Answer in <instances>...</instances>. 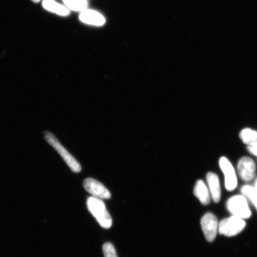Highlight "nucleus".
Instances as JSON below:
<instances>
[{
	"instance_id": "nucleus-9",
	"label": "nucleus",
	"mask_w": 257,
	"mask_h": 257,
	"mask_svg": "<svg viewBox=\"0 0 257 257\" xmlns=\"http://www.w3.org/2000/svg\"><path fill=\"white\" fill-rule=\"evenodd\" d=\"M80 21L83 23L100 27L105 24V19L99 13L92 10L85 9L79 15Z\"/></svg>"
},
{
	"instance_id": "nucleus-14",
	"label": "nucleus",
	"mask_w": 257,
	"mask_h": 257,
	"mask_svg": "<svg viewBox=\"0 0 257 257\" xmlns=\"http://www.w3.org/2000/svg\"><path fill=\"white\" fill-rule=\"evenodd\" d=\"M66 7L73 11L82 12L88 7L87 0H63Z\"/></svg>"
},
{
	"instance_id": "nucleus-12",
	"label": "nucleus",
	"mask_w": 257,
	"mask_h": 257,
	"mask_svg": "<svg viewBox=\"0 0 257 257\" xmlns=\"http://www.w3.org/2000/svg\"><path fill=\"white\" fill-rule=\"evenodd\" d=\"M43 8L47 11L62 16H68L70 11L66 6L61 5L54 0H43Z\"/></svg>"
},
{
	"instance_id": "nucleus-7",
	"label": "nucleus",
	"mask_w": 257,
	"mask_h": 257,
	"mask_svg": "<svg viewBox=\"0 0 257 257\" xmlns=\"http://www.w3.org/2000/svg\"><path fill=\"white\" fill-rule=\"evenodd\" d=\"M237 170L241 179L245 182L252 181L254 178L256 165L252 159L248 157H243L237 163Z\"/></svg>"
},
{
	"instance_id": "nucleus-8",
	"label": "nucleus",
	"mask_w": 257,
	"mask_h": 257,
	"mask_svg": "<svg viewBox=\"0 0 257 257\" xmlns=\"http://www.w3.org/2000/svg\"><path fill=\"white\" fill-rule=\"evenodd\" d=\"M83 187L85 190L93 195V197L99 199H110V192L101 183L92 178H88L83 182Z\"/></svg>"
},
{
	"instance_id": "nucleus-3",
	"label": "nucleus",
	"mask_w": 257,
	"mask_h": 257,
	"mask_svg": "<svg viewBox=\"0 0 257 257\" xmlns=\"http://www.w3.org/2000/svg\"><path fill=\"white\" fill-rule=\"evenodd\" d=\"M45 138H46L48 143L51 145L57 151L58 153L60 154L64 162L66 163L67 165H68L70 169L73 172L79 173L80 172L82 168L78 161L74 158L72 154L67 152L65 148L60 144L57 139V138L53 134L46 133L45 134Z\"/></svg>"
},
{
	"instance_id": "nucleus-2",
	"label": "nucleus",
	"mask_w": 257,
	"mask_h": 257,
	"mask_svg": "<svg viewBox=\"0 0 257 257\" xmlns=\"http://www.w3.org/2000/svg\"><path fill=\"white\" fill-rule=\"evenodd\" d=\"M227 208L232 216L243 220L251 216L248 200L243 195H237L231 197L227 202Z\"/></svg>"
},
{
	"instance_id": "nucleus-15",
	"label": "nucleus",
	"mask_w": 257,
	"mask_h": 257,
	"mask_svg": "<svg viewBox=\"0 0 257 257\" xmlns=\"http://www.w3.org/2000/svg\"><path fill=\"white\" fill-rule=\"evenodd\" d=\"M241 192L255 207L257 210V191L253 186L246 185L241 188Z\"/></svg>"
},
{
	"instance_id": "nucleus-1",
	"label": "nucleus",
	"mask_w": 257,
	"mask_h": 257,
	"mask_svg": "<svg viewBox=\"0 0 257 257\" xmlns=\"http://www.w3.org/2000/svg\"><path fill=\"white\" fill-rule=\"evenodd\" d=\"M87 207L89 211L102 227L109 229L112 226V218L109 214L104 202L101 199L94 197L88 198Z\"/></svg>"
},
{
	"instance_id": "nucleus-10",
	"label": "nucleus",
	"mask_w": 257,
	"mask_h": 257,
	"mask_svg": "<svg viewBox=\"0 0 257 257\" xmlns=\"http://www.w3.org/2000/svg\"><path fill=\"white\" fill-rule=\"evenodd\" d=\"M207 181L210 189L211 197L215 202H218L221 199V188L219 179L216 173L208 172L207 175Z\"/></svg>"
},
{
	"instance_id": "nucleus-17",
	"label": "nucleus",
	"mask_w": 257,
	"mask_h": 257,
	"mask_svg": "<svg viewBox=\"0 0 257 257\" xmlns=\"http://www.w3.org/2000/svg\"><path fill=\"white\" fill-rule=\"evenodd\" d=\"M247 150L252 155L257 156V144L253 145V146H248Z\"/></svg>"
},
{
	"instance_id": "nucleus-5",
	"label": "nucleus",
	"mask_w": 257,
	"mask_h": 257,
	"mask_svg": "<svg viewBox=\"0 0 257 257\" xmlns=\"http://www.w3.org/2000/svg\"><path fill=\"white\" fill-rule=\"evenodd\" d=\"M219 166L221 171L224 175L225 187L228 191H232L236 189L237 185V179L235 170L226 157H221Z\"/></svg>"
},
{
	"instance_id": "nucleus-18",
	"label": "nucleus",
	"mask_w": 257,
	"mask_h": 257,
	"mask_svg": "<svg viewBox=\"0 0 257 257\" xmlns=\"http://www.w3.org/2000/svg\"><path fill=\"white\" fill-rule=\"evenodd\" d=\"M253 187H254L257 191V179L255 180L254 186H253Z\"/></svg>"
},
{
	"instance_id": "nucleus-11",
	"label": "nucleus",
	"mask_w": 257,
	"mask_h": 257,
	"mask_svg": "<svg viewBox=\"0 0 257 257\" xmlns=\"http://www.w3.org/2000/svg\"><path fill=\"white\" fill-rule=\"evenodd\" d=\"M194 194L202 204L207 205L210 203L211 198L210 191H209L207 185L202 180H198L196 183L194 189Z\"/></svg>"
},
{
	"instance_id": "nucleus-13",
	"label": "nucleus",
	"mask_w": 257,
	"mask_h": 257,
	"mask_svg": "<svg viewBox=\"0 0 257 257\" xmlns=\"http://www.w3.org/2000/svg\"><path fill=\"white\" fill-rule=\"evenodd\" d=\"M239 137L242 142L248 146L257 144V131L251 128H245L241 131Z\"/></svg>"
},
{
	"instance_id": "nucleus-6",
	"label": "nucleus",
	"mask_w": 257,
	"mask_h": 257,
	"mask_svg": "<svg viewBox=\"0 0 257 257\" xmlns=\"http://www.w3.org/2000/svg\"><path fill=\"white\" fill-rule=\"evenodd\" d=\"M218 224L217 218L213 214L208 213L202 217V230L208 242H212L216 238L218 232Z\"/></svg>"
},
{
	"instance_id": "nucleus-16",
	"label": "nucleus",
	"mask_w": 257,
	"mask_h": 257,
	"mask_svg": "<svg viewBox=\"0 0 257 257\" xmlns=\"http://www.w3.org/2000/svg\"><path fill=\"white\" fill-rule=\"evenodd\" d=\"M104 257H118L113 245L110 242L105 243L102 246Z\"/></svg>"
},
{
	"instance_id": "nucleus-4",
	"label": "nucleus",
	"mask_w": 257,
	"mask_h": 257,
	"mask_svg": "<svg viewBox=\"0 0 257 257\" xmlns=\"http://www.w3.org/2000/svg\"><path fill=\"white\" fill-rule=\"evenodd\" d=\"M246 223L242 218L231 216L221 220L218 224V232L226 236H234L242 232Z\"/></svg>"
},
{
	"instance_id": "nucleus-19",
	"label": "nucleus",
	"mask_w": 257,
	"mask_h": 257,
	"mask_svg": "<svg viewBox=\"0 0 257 257\" xmlns=\"http://www.w3.org/2000/svg\"><path fill=\"white\" fill-rule=\"evenodd\" d=\"M32 1L34 3H39L41 1V0H32Z\"/></svg>"
}]
</instances>
